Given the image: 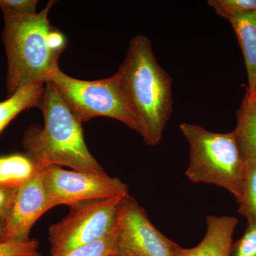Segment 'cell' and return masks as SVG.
Segmentation results:
<instances>
[{
	"label": "cell",
	"instance_id": "5b68a950",
	"mask_svg": "<svg viewBox=\"0 0 256 256\" xmlns=\"http://www.w3.org/2000/svg\"><path fill=\"white\" fill-rule=\"evenodd\" d=\"M48 82L54 85L80 124L95 118H108L140 134L139 120L116 76L92 82L78 80L64 74L58 66L48 76Z\"/></svg>",
	"mask_w": 256,
	"mask_h": 256
},
{
	"label": "cell",
	"instance_id": "7c38bea8",
	"mask_svg": "<svg viewBox=\"0 0 256 256\" xmlns=\"http://www.w3.org/2000/svg\"><path fill=\"white\" fill-rule=\"evenodd\" d=\"M245 160L246 169L256 164V94H246L238 111L234 131Z\"/></svg>",
	"mask_w": 256,
	"mask_h": 256
},
{
	"label": "cell",
	"instance_id": "ba28073f",
	"mask_svg": "<svg viewBox=\"0 0 256 256\" xmlns=\"http://www.w3.org/2000/svg\"><path fill=\"white\" fill-rule=\"evenodd\" d=\"M116 232L117 256H176L180 246L156 228L129 194L119 204Z\"/></svg>",
	"mask_w": 256,
	"mask_h": 256
},
{
	"label": "cell",
	"instance_id": "6da1fadb",
	"mask_svg": "<svg viewBox=\"0 0 256 256\" xmlns=\"http://www.w3.org/2000/svg\"><path fill=\"white\" fill-rule=\"evenodd\" d=\"M114 76L139 120L140 134L148 146H158L172 114V80L158 64L148 37L132 38Z\"/></svg>",
	"mask_w": 256,
	"mask_h": 256
},
{
	"label": "cell",
	"instance_id": "4fadbf2b",
	"mask_svg": "<svg viewBox=\"0 0 256 256\" xmlns=\"http://www.w3.org/2000/svg\"><path fill=\"white\" fill-rule=\"evenodd\" d=\"M46 82L22 88L14 95L0 102V134L23 111L38 107L44 94Z\"/></svg>",
	"mask_w": 256,
	"mask_h": 256
},
{
	"label": "cell",
	"instance_id": "ac0fdd59",
	"mask_svg": "<svg viewBox=\"0 0 256 256\" xmlns=\"http://www.w3.org/2000/svg\"><path fill=\"white\" fill-rule=\"evenodd\" d=\"M0 256H42L38 242L30 240L24 242H0Z\"/></svg>",
	"mask_w": 256,
	"mask_h": 256
},
{
	"label": "cell",
	"instance_id": "ffe728a7",
	"mask_svg": "<svg viewBox=\"0 0 256 256\" xmlns=\"http://www.w3.org/2000/svg\"><path fill=\"white\" fill-rule=\"evenodd\" d=\"M37 0H0V8L3 13L28 16L36 14Z\"/></svg>",
	"mask_w": 256,
	"mask_h": 256
},
{
	"label": "cell",
	"instance_id": "8992f818",
	"mask_svg": "<svg viewBox=\"0 0 256 256\" xmlns=\"http://www.w3.org/2000/svg\"><path fill=\"white\" fill-rule=\"evenodd\" d=\"M126 196L69 206V214L50 229V255L67 256L112 234L117 224L119 204Z\"/></svg>",
	"mask_w": 256,
	"mask_h": 256
},
{
	"label": "cell",
	"instance_id": "e0dca14e",
	"mask_svg": "<svg viewBox=\"0 0 256 256\" xmlns=\"http://www.w3.org/2000/svg\"><path fill=\"white\" fill-rule=\"evenodd\" d=\"M116 228L105 238L78 248L66 256H117Z\"/></svg>",
	"mask_w": 256,
	"mask_h": 256
},
{
	"label": "cell",
	"instance_id": "603a6c76",
	"mask_svg": "<svg viewBox=\"0 0 256 256\" xmlns=\"http://www.w3.org/2000/svg\"></svg>",
	"mask_w": 256,
	"mask_h": 256
},
{
	"label": "cell",
	"instance_id": "7a4b0ae2",
	"mask_svg": "<svg viewBox=\"0 0 256 256\" xmlns=\"http://www.w3.org/2000/svg\"><path fill=\"white\" fill-rule=\"evenodd\" d=\"M38 108L43 112L44 127L28 128L22 140L26 156L38 168L64 166L78 172H105L88 149L82 124L52 82H46Z\"/></svg>",
	"mask_w": 256,
	"mask_h": 256
},
{
	"label": "cell",
	"instance_id": "3957f363",
	"mask_svg": "<svg viewBox=\"0 0 256 256\" xmlns=\"http://www.w3.org/2000/svg\"><path fill=\"white\" fill-rule=\"evenodd\" d=\"M56 1H50L41 12L28 16L3 13V40L8 57V97L22 88L48 82V76L58 66L62 54L54 48L48 14Z\"/></svg>",
	"mask_w": 256,
	"mask_h": 256
},
{
	"label": "cell",
	"instance_id": "44dd1931",
	"mask_svg": "<svg viewBox=\"0 0 256 256\" xmlns=\"http://www.w3.org/2000/svg\"><path fill=\"white\" fill-rule=\"evenodd\" d=\"M18 188H5L0 185V218L6 222L14 201Z\"/></svg>",
	"mask_w": 256,
	"mask_h": 256
},
{
	"label": "cell",
	"instance_id": "7402d4cb",
	"mask_svg": "<svg viewBox=\"0 0 256 256\" xmlns=\"http://www.w3.org/2000/svg\"><path fill=\"white\" fill-rule=\"evenodd\" d=\"M6 232V222L3 218H0V242H3Z\"/></svg>",
	"mask_w": 256,
	"mask_h": 256
},
{
	"label": "cell",
	"instance_id": "9c48e42d",
	"mask_svg": "<svg viewBox=\"0 0 256 256\" xmlns=\"http://www.w3.org/2000/svg\"><path fill=\"white\" fill-rule=\"evenodd\" d=\"M48 210L44 181V168H40L28 183L16 190L6 220V232L3 242L30 240L32 227Z\"/></svg>",
	"mask_w": 256,
	"mask_h": 256
},
{
	"label": "cell",
	"instance_id": "277c9868",
	"mask_svg": "<svg viewBox=\"0 0 256 256\" xmlns=\"http://www.w3.org/2000/svg\"><path fill=\"white\" fill-rule=\"evenodd\" d=\"M180 130L190 144V165L185 173L188 180L224 188L240 204L247 169L235 132H212L186 122L180 124Z\"/></svg>",
	"mask_w": 256,
	"mask_h": 256
},
{
	"label": "cell",
	"instance_id": "8fae6325",
	"mask_svg": "<svg viewBox=\"0 0 256 256\" xmlns=\"http://www.w3.org/2000/svg\"><path fill=\"white\" fill-rule=\"evenodd\" d=\"M242 48L246 67L248 89L247 94H256V12L230 18Z\"/></svg>",
	"mask_w": 256,
	"mask_h": 256
},
{
	"label": "cell",
	"instance_id": "5bb4252c",
	"mask_svg": "<svg viewBox=\"0 0 256 256\" xmlns=\"http://www.w3.org/2000/svg\"><path fill=\"white\" fill-rule=\"evenodd\" d=\"M40 168L30 156L15 154L0 158V185L18 188L28 183Z\"/></svg>",
	"mask_w": 256,
	"mask_h": 256
},
{
	"label": "cell",
	"instance_id": "9a60e30c",
	"mask_svg": "<svg viewBox=\"0 0 256 256\" xmlns=\"http://www.w3.org/2000/svg\"><path fill=\"white\" fill-rule=\"evenodd\" d=\"M239 213L248 220V223H256V164L247 169Z\"/></svg>",
	"mask_w": 256,
	"mask_h": 256
},
{
	"label": "cell",
	"instance_id": "d6986e66",
	"mask_svg": "<svg viewBox=\"0 0 256 256\" xmlns=\"http://www.w3.org/2000/svg\"><path fill=\"white\" fill-rule=\"evenodd\" d=\"M230 256H256V223H248L245 234L233 244Z\"/></svg>",
	"mask_w": 256,
	"mask_h": 256
},
{
	"label": "cell",
	"instance_id": "2e32d148",
	"mask_svg": "<svg viewBox=\"0 0 256 256\" xmlns=\"http://www.w3.org/2000/svg\"><path fill=\"white\" fill-rule=\"evenodd\" d=\"M208 3L218 16L228 20L256 12V0H210Z\"/></svg>",
	"mask_w": 256,
	"mask_h": 256
},
{
	"label": "cell",
	"instance_id": "52a82bcc",
	"mask_svg": "<svg viewBox=\"0 0 256 256\" xmlns=\"http://www.w3.org/2000/svg\"><path fill=\"white\" fill-rule=\"evenodd\" d=\"M44 181L50 210L60 205L70 206L129 194L126 184L106 172L70 171L50 166L44 168Z\"/></svg>",
	"mask_w": 256,
	"mask_h": 256
},
{
	"label": "cell",
	"instance_id": "30bf717a",
	"mask_svg": "<svg viewBox=\"0 0 256 256\" xmlns=\"http://www.w3.org/2000/svg\"><path fill=\"white\" fill-rule=\"evenodd\" d=\"M238 220L233 216L206 218L207 230L203 240L192 248L176 249V256H230L233 236Z\"/></svg>",
	"mask_w": 256,
	"mask_h": 256
}]
</instances>
